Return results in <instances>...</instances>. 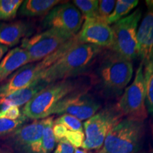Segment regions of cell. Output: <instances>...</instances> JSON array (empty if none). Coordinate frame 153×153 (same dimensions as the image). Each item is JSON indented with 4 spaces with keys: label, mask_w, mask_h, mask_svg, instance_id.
<instances>
[{
    "label": "cell",
    "mask_w": 153,
    "mask_h": 153,
    "mask_svg": "<svg viewBox=\"0 0 153 153\" xmlns=\"http://www.w3.org/2000/svg\"><path fill=\"white\" fill-rule=\"evenodd\" d=\"M144 134V121L126 118L113 128L102 147L94 153H137Z\"/></svg>",
    "instance_id": "3957f363"
},
{
    "label": "cell",
    "mask_w": 153,
    "mask_h": 153,
    "mask_svg": "<svg viewBox=\"0 0 153 153\" xmlns=\"http://www.w3.org/2000/svg\"><path fill=\"white\" fill-rule=\"evenodd\" d=\"M48 85L41 79L34 82L28 87L19 89L11 94L0 98V105L2 106L1 109L8 108L9 106L20 107L26 105L38 92L42 90Z\"/></svg>",
    "instance_id": "2e32d148"
},
{
    "label": "cell",
    "mask_w": 153,
    "mask_h": 153,
    "mask_svg": "<svg viewBox=\"0 0 153 153\" xmlns=\"http://www.w3.org/2000/svg\"><path fill=\"white\" fill-rule=\"evenodd\" d=\"M85 133L84 132L68 131L65 139L71 144L74 148L82 147L85 141Z\"/></svg>",
    "instance_id": "4316f807"
},
{
    "label": "cell",
    "mask_w": 153,
    "mask_h": 153,
    "mask_svg": "<svg viewBox=\"0 0 153 153\" xmlns=\"http://www.w3.org/2000/svg\"><path fill=\"white\" fill-rule=\"evenodd\" d=\"M78 41L101 48H110L113 43L111 27L105 21L98 18L85 19L81 30L76 34Z\"/></svg>",
    "instance_id": "8fae6325"
},
{
    "label": "cell",
    "mask_w": 153,
    "mask_h": 153,
    "mask_svg": "<svg viewBox=\"0 0 153 153\" xmlns=\"http://www.w3.org/2000/svg\"><path fill=\"white\" fill-rule=\"evenodd\" d=\"M116 107L106 108L94 115L84 123L85 141L82 145L85 150H99L108 133L122 120Z\"/></svg>",
    "instance_id": "8992f818"
},
{
    "label": "cell",
    "mask_w": 153,
    "mask_h": 153,
    "mask_svg": "<svg viewBox=\"0 0 153 153\" xmlns=\"http://www.w3.org/2000/svg\"><path fill=\"white\" fill-rule=\"evenodd\" d=\"M43 71L39 62L28 63L18 69L5 83L0 85V98L27 87L34 82L41 79Z\"/></svg>",
    "instance_id": "4fadbf2b"
},
{
    "label": "cell",
    "mask_w": 153,
    "mask_h": 153,
    "mask_svg": "<svg viewBox=\"0 0 153 153\" xmlns=\"http://www.w3.org/2000/svg\"><path fill=\"white\" fill-rule=\"evenodd\" d=\"M53 131L56 143H58L61 140L65 139L68 130L62 124L54 123L53 124Z\"/></svg>",
    "instance_id": "f546056e"
},
{
    "label": "cell",
    "mask_w": 153,
    "mask_h": 153,
    "mask_svg": "<svg viewBox=\"0 0 153 153\" xmlns=\"http://www.w3.org/2000/svg\"><path fill=\"white\" fill-rule=\"evenodd\" d=\"M145 86L143 64L140 62L131 85L128 86L115 106L122 116L133 120H143L148 117L145 105Z\"/></svg>",
    "instance_id": "52a82bcc"
},
{
    "label": "cell",
    "mask_w": 153,
    "mask_h": 153,
    "mask_svg": "<svg viewBox=\"0 0 153 153\" xmlns=\"http://www.w3.org/2000/svg\"><path fill=\"white\" fill-rule=\"evenodd\" d=\"M30 63L28 53L22 48H15L6 54L0 62V85L18 69Z\"/></svg>",
    "instance_id": "9a60e30c"
},
{
    "label": "cell",
    "mask_w": 153,
    "mask_h": 153,
    "mask_svg": "<svg viewBox=\"0 0 153 153\" xmlns=\"http://www.w3.org/2000/svg\"><path fill=\"white\" fill-rule=\"evenodd\" d=\"M73 4L79 9L85 20L98 17L99 1L97 0H74Z\"/></svg>",
    "instance_id": "7402d4cb"
},
{
    "label": "cell",
    "mask_w": 153,
    "mask_h": 153,
    "mask_svg": "<svg viewBox=\"0 0 153 153\" xmlns=\"http://www.w3.org/2000/svg\"><path fill=\"white\" fill-rule=\"evenodd\" d=\"M147 11L137 32V57L144 63L153 51V0L145 1Z\"/></svg>",
    "instance_id": "5bb4252c"
},
{
    "label": "cell",
    "mask_w": 153,
    "mask_h": 153,
    "mask_svg": "<svg viewBox=\"0 0 153 153\" xmlns=\"http://www.w3.org/2000/svg\"><path fill=\"white\" fill-rule=\"evenodd\" d=\"M76 87L75 82L68 79L48 84L24 105L22 114L33 120L50 117L56 105L70 94L77 90Z\"/></svg>",
    "instance_id": "277c9868"
},
{
    "label": "cell",
    "mask_w": 153,
    "mask_h": 153,
    "mask_svg": "<svg viewBox=\"0 0 153 153\" xmlns=\"http://www.w3.org/2000/svg\"><path fill=\"white\" fill-rule=\"evenodd\" d=\"M29 26L26 23L14 22L0 24V45L13 47L28 33Z\"/></svg>",
    "instance_id": "e0dca14e"
},
{
    "label": "cell",
    "mask_w": 153,
    "mask_h": 153,
    "mask_svg": "<svg viewBox=\"0 0 153 153\" xmlns=\"http://www.w3.org/2000/svg\"><path fill=\"white\" fill-rule=\"evenodd\" d=\"M137 4L138 1L137 0H118L116 1L114 11L106 19L105 22L108 25L115 24L123 19L124 16L128 14Z\"/></svg>",
    "instance_id": "ffe728a7"
},
{
    "label": "cell",
    "mask_w": 153,
    "mask_h": 153,
    "mask_svg": "<svg viewBox=\"0 0 153 153\" xmlns=\"http://www.w3.org/2000/svg\"><path fill=\"white\" fill-rule=\"evenodd\" d=\"M84 18L73 4L61 3L49 11L43 19L44 28H56L75 36L81 29Z\"/></svg>",
    "instance_id": "30bf717a"
},
{
    "label": "cell",
    "mask_w": 153,
    "mask_h": 153,
    "mask_svg": "<svg viewBox=\"0 0 153 153\" xmlns=\"http://www.w3.org/2000/svg\"><path fill=\"white\" fill-rule=\"evenodd\" d=\"M61 3L63 1L58 0H26L23 1L19 12L22 16L28 17L44 16Z\"/></svg>",
    "instance_id": "ac0fdd59"
},
{
    "label": "cell",
    "mask_w": 153,
    "mask_h": 153,
    "mask_svg": "<svg viewBox=\"0 0 153 153\" xmlns=\"http://www.w3.org/2000/svg\"><path fill=\"white\" fill-rule=\"evenodd\" d=\"M45 122V118L36 120L15 130L12 138L16 148L24 153H41Z\"/></svg>",
    "instance_id": "7c38bea8"
},
{
    "label": "cell",
    "mask_w": 153,
    "mask_h": 153,
    "mask_svg": "<svg viewBox=\"0 0 153 153\" xmlns=\"http://www.w3.org/2000/svg\"><path fill=\"white\" fill-rule=\"evenodd\" d=\"M74 153H87V151L84 149H79V148H75L74 149Z\"/></svg>",
    "instance_id": "1f68e13d"
},
{
    "label": "cell",
    "mask_w": 153,
    "mask_h": 153,
    "mask_svg": "<svg viewBox=\"0 0 153 153\" xmlns=\"http://www.w3.org/2000/svg\"><path fill=\"white\" fill-rule=\"evenodd\" d=\"M8 47L5 46V45H0V62H1V59L4 57V55L6 54V53L8 51Z\"/></svg>",
    "instance_id": "4dcf8cb0"
},
{
    "label": "cell",
    "mask_w": 153,
    "mask_h": 153,
    "mask_svg": "<svg viewBox=\"0 0 153 153\" xmlns=\"http://www.w3.org/2000/svg\"><path fill=\"white\" fill-rule=\"evenodd\" d=\"M54 123L62 124L68 131L84 132L81 120L69 114H62L54 121Z\"/></svg>",
    "instance_id": "d4e9b609"
},
{
    "label": "cell",
    "mask_w": 153,
    "mask_h": 153,
    "mask_svg": "<svg viewBox=\"0 0 153 153\" xmlns=\"http://www.w3.org/2000/svg\"><path fill=\"white\" fill-rule=\"evenodd\" d=\"M101 104L86 91H74L62 99L53 111V114H69L79 120H87L97 114Z\"/></svg>",
    "instance_id": "9c48e42d"
},
{
    "label": "cell",
    "mask_w": 153,
    "mask_h": 153,
    "mask_svg": "<svg viewBox=\"0 0 153 153\" xmlns=\"http://www.w3.org/2000/svg\"><path fill=\"white\" fill-rule=\"evenodd\" d=\"M53 124L54 121L52 116L45 118L43 137H42L41 153H51L54 150L56 140L53 134Z\"/></svg>",
    "instance_id": "44dd1931"
},
{
    "label": "cell",
    "mask_w": 153,
    "mask_h": 153,
    "mask_svg": "<svg viewBox=\"0 0 153 153\" xmlns=\"http://www.w3.org/2000/svg\"><path fill=\"white\" fill-rule=\"evenodd\" d=\"M74 36L62 30L49 28L30 38H24L21 48L26 51L30 63H33L41 61Z\"/></svg>",
    "instance_id": "ba28073f"
},
{
    "label": "cell",
    "mask_w": 153,
    "mask_h": 153,
    "mask_svg": "<svg viewBox=\"0 0 153 153\" xmlns=\"http://www.w3.org/2000/svg\"><path fill=\"white\" fill-rule=\"evenodd\" d=\"M74 148L65 139H62L57 143L53 153H74Z\"/></svg>",
    "instance_id": "f1b7e54d"
},
{
    "label": "cell",
    "mask_w": 153,
    "mask_h": 153,
    "mask_svg": "<svg viewBox=\"0 0 153 153\" xmlns=\"http://www.w3.org/2000/svg\"><path fill=\"white\" fill-rule=\"evenodd\" d=\"M145 86V105L148 113L153 116V51L145 62L143 63Z\"/></svg>",
    "instance_id": "d6986e66"
},
{
    "label": "cell",
    "mask_w": 153,
    "mask_h": 153,
    "mask_svg": "<svg viewBox=\"0 0 153 153\" xmlns=\"http://www.w3.org/2000/svg\"><path fill=\"white\" fill-rule=\"evenodd\" d=\"M26 120L27 118L23 114L16 120L0 118V137L13 133L15 130L21 127Z\"/></svg>",
    "instance_id": "cb8c5ba5"
},
{
    "label": "cell",
    "mask_w": 153,
    "mask_h": 153,
    "mask_svg": "<svg viewBox=\"0 0 153 153\" xmlns=\"http://www.w3.org/2000/svg\"><path fill=\"white\" fill-rule=\"evenodd\" d=\"M22 116L19 107L9 106L4 109H0V118H7L10 120H16Z\"/></svg>",
    "instance_id": "83f0119b"
},
{
    "label": "cell",
    "mask_w": 153,
    "mask_h": 153,
    "mask_svg": "<svg viewBox=\"0 0 153 153\" xmlns=\"http://www.w3.org/2000/svg\"><path fill=\"white\" fill-rule=\"evenodd\" d=\"M96 74L99 87L105 95L118 97L133 77V62L111 51L103 57Z\"/></svg>",
    "instance_id": "7a4b0ae2"
},
{
    "label": "cell",
    "mask_w": 153,
    "mask_h": 153,
    "mask_svg": "<svg viewBox=\"0 0 153 153\" xmlns=\"http://www.w3.org/2000/svg\"><path fill=\"white\" fill-rule=\"evenodd\" d=\"M102 52V48L79 41L56 62L44 70L41 79L47 84L76 76L85 72Z\"/></svg>",
    "instance_id": "6da1fadb"
},
{
    "label": "cell",
    "mask_w": 153,
    "mask_h": 153,
    "mask_svg": "<svg viewBox=\"0 0 153 153\" xmlns=\"http://www.w3.org/2000/svg\"><path fill=\"white\" fill-rule=\"evenodd\" d=\"M116 1L114 0H101L99 1L98 18L105 21L114 10Z\"/></svg>",
    "instance_id": "484cf974"
},
{
    "label": "cell",
    "mask_w": 153,
    "mask_h": 153,
    "mask_svg": "<svg viewBox=\"0 0 153 153\" xmlns=\"http://www.w3.org/2000/svg\"><path fill=\"white\" fill-rule=\"evenodd\" d=\"M22 0H0V20H9L16 16Z\"/></svg>",
    "instance_id": "603a6c76"
},
{
    "label": "cell",
    "mask_w": 153,
    "mask_h": 153,
    "mask_svg": "<svg viewBox=\"0 0 153 153\" xmlns=\"http://www.w3.org/2000/svg\"><path fill=\"white\" fill-rule=\"evenodd\" d=\"M141 16V9H136L111 26L113 33L111 51L130 60L137 58V25Z\"/></svg>",
    "instance_id": "5b68a950"
}]
</instances>
